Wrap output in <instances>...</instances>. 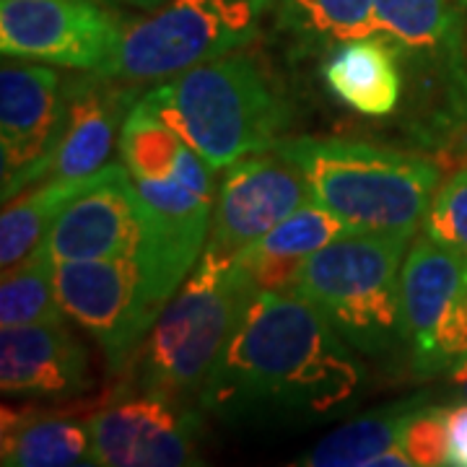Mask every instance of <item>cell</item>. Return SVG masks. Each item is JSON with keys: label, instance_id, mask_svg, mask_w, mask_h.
Returning a JSON list of instances; mask_svg holds the SVG:
<instances>
[{"label": "cell", "instance_id": "cell-1", "mask_svg": "<svg viewBox=\"0 0 467 467\" xmlns=\"http://www.w3.org/2000/svg\"><path fill=\"white\" fill-rule=\"evenodd\" d=\"M364 364L296 291H260L198 408L226 423H317L343 413Z\"/></svg>", "mask_w": 467, "mask_h": 467}, {"label": "cell", "instance_id": "cell-2", "mask_svg": "<svg viewBox=\"0 0 467 467\" xmlns=\"http://www.w3.org/2000/svg\"><path fill=\"white\" fill-rule=\"evenodd\" d=\"M273 149L299 164L312 201L348 232L413 239L441 184L434 159L348 138H281Z\"/></svg>", "mask_w": 467, "mask_h": 467}, {"label": "cell", "instance_id": "cell-3", "mask_svg": "<svg viewBox=\"0 0 467 467\" xmlns=\"http://www.w3.org/2000/svg\"><path fill=\"white\" fill-rule=\"evenodd\" d=\"M257 296L260 285L239 260L202 252L135 353V387L177 405H198Z\"/></svg>", "mask_w": 467, "mask_h": 467}, {"label": "cell", "instance_id": "cell-4", "mask_svg": "<svg viewBox=\"0 0 467 467\" xmlns=\"http://www.w3.org/2000/svg\"><path fill=\"white\" fill-rule=\"evenodd\" d=\"M143 104L164 119L213 171L273 149L291 125L278 86L247 55L187 67L146 91Z\"/></svg>", "mask_w": 467, "mask_h": 467}, {"label": "cell", "instance_id": "cell-5", "mask_svg": "<svg viewBox=\"0 0 467 467\" xmlns=\"http://www.w3.org/2000/svg\"><path fill=\"white\" fill-rule=\"evenodd\" d=\"M374 18L410 84L413 138L467 159V26L457 0H374Z\"/></svg>", "mask_w": 467, "mask_h": 467}, {"label": "cell", "instance_id": "cell-6", "mask_svg": "<svg viewBox=\"0 0 467 467\" xmlns=\"http://www.w3.org/2000/svg\"><path fill=\"white\" fill-rule=\"evenodd\" d=\"M410 236L343 232L301 265L294 291L350 348L384 356L405 343L400 270Z\"/></svg>", "mask_w": 467, "mask_h": 467}, {"label": "cell", "instance_id": "cell-7", "mask_svg": "<svg viewBox=\"0 0 467 467\" xmlns=\"http://www.w3.org/2000/svg\"><path fill=\"white\" fill-rule=\"evenodd\" d=\"M270 0H169L150 16L125 24L97 73L125 84H161L187 67L226 57L260 34Z\"/></svg>", "mask_w": 467, "mask_h": 467}, {"label": "cell", "instance_id": "cell-8", "mask_svg": "<svg viewBox=\"0 0 467 467\" xmlns=\"http://www.w3.org/2000/svg\"><path fill=\"white\" fill-rule=\"evenodd\" d=\"M213 169L184 146L177 171L161 180H133L140 208V291L156 322L169 299L201 263L216 208Z\"/></svg>", "mask_w": 467, "mask_h": 467}, {"label": "cell", "instance_id": "cell-9", "mask_svg": "<svg viewBox=\"0 0 467 467\" xmlns=\"http://www.w3.org/2000/svg\"><path fill=\"white\" fill-rule=\"evenodd\" d=\"M63 130V78L47 66L24 63V57H5L0 67L3 202L50 177Z\"/></svg>", "mask_w": 467, "mask_h": 467}, {"label": "cell", "instance_id": "cell-10", "mask_svg": "<svg viewBox=\"0 0 467 467\" xmlns=\"http://www.w3.org/2000/svg\"><path fill=\"white\" fill-rule=\"evenodd\" d=\"M55 285L66 315L91 335L104 350L107 368L115 377L133 364L153 327L143 306L138 254L57 263Z\"/></svg>", "mask_w": 467, "mask_h": 467}, {"label": "cell", "instance_id": "cell-11", "mask_svg": "<svg viewBox=\"0 0 467 467\" xmlns=\"http://www.w3.org/2000/svg\"><path fill=\"white\" fill-rule=\"evenodd\" d=\"M122 29L125 21L99 0H0L3 57L97 70Z\"/></svg>", "mask_w": 467, "mask_h": 467}, {"label": "cell", "instance_id": "cell-12", "mask_svg": "<svg viewBox=\"0 0 467 467\" xmlns=\"http://www.w3.org/2000/svg\"><path fill=\"white\" fill-rule=\"evenodd\" d=\"M312 201L299 164L275 149L236 159L223 169L205 252L236 260L250 244Z\"/></svg>", "mask_w": 467, "mask_h": 467}, {"label": "cell", "instance_id": "cell-13", "mask_svg": "<svg viewBox=\"0 0 467 467\" xmlns=\"http://www.w3.org/2000/svg\"><path fill=\"white\" fill-rule=\"evenodd\" d=\"M94 465L101 467H187L202 465V434L195 405H177L156 395L112 402L86 418Z\"/></svg>", "mask_w": 467, "mask_h": 467}, {"label": "cell", "instance_id": "cell-14", "mask_svg": "<svg viewBox=\"0 0 467 467\" xmlns=\"http://www.w3.org/2000/svg\"><path fill=\"white\" fill-rule=\"evenodd\" d=\"M57 263L128 257L140 244V208L125 164L112 161L52 223L42 242Z\"/></svg>", "mask_w": 467, "mask_h": 467}, {"label": "cell", "instance_id": "cell-15", "mask_svg": "<svg viewBox=\"0 0 467 467\" xmlns=\"http://www.w3.org/2000/svg\"><path fill=\"white\" fill-rule=\"evenodd\" d=\"M138 88L97 70L63 78L66 130L52 159L50 180H88L112 164L122 125L140 101Z\"/></svg>", "mask_w": 467, "mask_h": 467}, {"label": "cell", "instance_id": "cell-16", "mask_svg": "<svg viewBox=\"0 0 467 467\" xmlns=\"http://www.w3.org/2000/svg\"><path fill=\"white\" fill-rule=\"evenodd\" d=\"M94 387L88 353L66 322L0 327V389L24 400H73Z\"/></svg>", "mask_w": 467, "mask_h": 467}, {"label": "cell", "instance_id": "cell-17", "mask_svg": "<svg viewBox=\"0 0 467 467\" xmlns=\"http://www.w3.org/2000/svg\"><path fill=\"white\" fill-rule=\"evenodd\" d=\"M467 291V257L418 234L400 270V317L410 356L423 348L451 304Z\"/></svg>", "mask_w": 467, "mask_h": 467}, {"label": "cell", "instance_id": "cell-18", "mask_svg": "<svg viewBox=\"0 0 467 467\" xmlns=\"http://www.w3.org/2000/svg\"><path fill=\"white\" fill-rule=\"evenodd\" d=\"M322 76L335 97L361 115L387 117L400 109L405 70L384 34L340 45L322 67Z\"/></svg>", "mask_w": 467, "mask_h": 467}, {"label": "cell", "instance_id": "cell-19", "mask_svg": "<svg viewBox=\"0 0 467 467\" xmlns=\"http://www.w3.org/2000/svg\"><path fill=\"white\" fill-rule=\"evenodd\" d=\"M343 232L348 229L330 211H325L317 201H309L265 236H260L236 260L250 270L260 291H294L306 257Z\"/></svg>", "mask_w": 467, "mask_h": 467}, {"label": "cell", "instance_id": "cell-20", "mask_svg": "<svg viewBox=\"0 0 467 467\" xmlns=\"http://www.w3.org/2000/svg\"><path fill=\"white\" fill-rule=\"evenodd\" d=\"M0 462L5 467L94 465L86 423L36 408H3Z\"/></svg>", "mask_w": 467, "mask_h": 467}, {"label": "cell", "instance_id": "cell-21", "mask_svg": "<svg viewBox=\"0 0 467 467\" xmlns=\"http://www.w3.org/2000/svg\"><path fill=\"white\" fill-rule=\"evenodd\" d=\"M429 405V395L418 392L405 400L387 402L364 416L353 418L322 436L312 450L296 460L304 467H368L389 447H398L405 439L410 420Z\"/></svg>", "mask_w": 467, "mask_h": 467}, {"label": "cell", "instance_id": "cell-22", "mask_svg": "<svg viewBox=\"0 0 467 467\" xmlns=\"http://www.w3.org/2000/svg\"><path fill=\"white\" fill-rule=\"evenodd\" d=\"M107 169V167H104ZM101 169V171H104ZM101 171L88 180H50L5 201L0 216V267L3 273L29 257L50 234L52 223L84 190L99 182Z\"/></svg>", "mask_w": 467, "mask_h": 467}, {"label": "cell", "instance_id": "cell-23", "mask_svg": "<svg viewBox=\"0 0 467 467\" xmlns=\"http://www.w3.org/2000/svg\"><path fill=\"white\" fill-rule=\"evenodd\" d=\"M278 26L301 52H333L377 34L374 0H275Z\"/></svg>", "mask_w": 467, "mask_h": 467}, {"label": "cell", "instance_id": "cell-24", "mask_svg": "<svg viewBox=\"0 0 467 467\" xmlns=\"http://www.w3.org/2000/svg\"><path fill=\"white\" fill-rule=\"evenodd\" d=\"M66 309L55 285V260L45 244L3 273L0 327L66 322Z\"/></svg>", "mask_w": 467, "mask_h": 467}, {"label": "cell", "instance_id": "cell-25", "mask_svg": "<svg viewBox=\"0 0 467 467\" xmlns=\"http://www.w3.org/2000/svg\"><path fill=\"white\" fill-rule=\"evenodd\" d=\"M184 143L164 119L138 101L119 133V161L133 180H161L177 171Z\"/></svg>", "mask_w": 467, "mask_h": 467}, {"label": "cell", "instance_id": "cell-26", "mask_svg": "<svg viewBox=\"0 0 467 467\" xmlns=\"http://www.w3.org/2000/svg\"><path fill=\"white\" fill-rule=\"evenodd\" d=\"M423 232L467 257V164L439 184Z\"/></svg>", "mask_w": 467, "mask_h": 467}, {"label": "cell", "instance_id": "cell-27", "mask_svg": "<svg viewBox=\"0 0 467 467\" xmlns=\"http://www.w3.org/2000/svg\"><path fill=\"white\" fill-rule=\"evenodd\" d=\"M462 358H467V291L451 304L431 340L413 353V368L418 377H439Z\"/></svg>", "mask_w": 467, "mask_h": 467}, {"label": "cell", "instance_id": "cell-28", "mask_svg": "<svg viewBox=\"0 0 467 467\" xmlns=\"http://www.w3.org/2000/svg\"><path fill=\"white\" fill-rule=\"evenodd\" d=\"M413 467L450 465V408L426 405L418 413L402 439Z\"/></svg>", "mask_w": 467, "mask_h": 467}, {"label": "cell", "instance_id": "cell-29", "mask_svg": "<svg viewBox=\"0 0 467 467\" xmlns=\"http://www.w3.org/2000/svg\"><path fill=\"white\" fill-rule=\"evenodd\" d=\"M450 465L467 467V402L450 405Z\"/></svg>", "mask_w": 467, "mask_h": 467}, {"label": "cell", "instance_id": "cell-30", "mask_svg": "<svg viewBox=\"0 0 467 467\" xmlns=\"http://www.w3.org/2000/svg\"><path fill=\"white\" fill-rule=\"evenodd\" d=\"M439 377H444V379L450 382L454 398H460L462 402H467V358L451 364V367L447 368L444 374H439Z\"/></svg>", "mask_w": 467, "mask_h": 467}, {"label": "cell", "instance_id": "cell-31", "mask_svg": "<svg viewBox=\"0 0 467 467\" xmlns=\"http://www.w3.org/2000/svg\"><path fill=\"white\" fill-rule=\"evenodd\" d=\"M115 5H128V8H138V11H156L161 5H167L169 0H107Z\"/></svg>", "mask_w": 467, "mask_h": 467}, {"label": "cell", "instance_id": "cell-32", "mask_svg": "<svg viewBox=\"0 0 467 467\" xmlns=\"http://www.w3.org/2000/svg\"><path fill=\"white\" fill-rule=\"evenodd\" d=\"M457 3H460V5H467V0H457Z\"/></svg>", "mask_w": 467, "mask_h": 467}]
</instances>
